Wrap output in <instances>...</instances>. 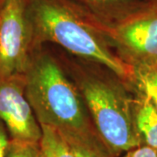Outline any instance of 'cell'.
Wrapping results in <instances>:
<instances>
[{
  "mask_svg": "<svg viewBox=\"0 0 157 157\" xmlns=\"http://www.w3.org/2000/svg\"><path fill=\"white\" fill-rule=\"evenodd\" d=\"M32 30L33 46L52 41L75 55L99 62L119 76L128 75V66L108 50L102 38L107 26L68 0H24Z\"/></svg>",
  "mask_w": 157,
  "mask_h": 157,
  "instance_id": "cell-1",
  "label": "cell"
},
{
  "mask_svg": "<svg viewBox=\"0 0 157 157\" xmlns=\"http://www.w3.org/2000/svg\"><path fill=\"white\" fill-rule=\"evenodd\" d=\"M25 80V95L40 125L58 129L70 143L107 151L91 128L76 89L51 58L32 55Z\"/></svg>",
  "mask_w": 157,
  "mask_h": 157,
  "instance_id": "cell-2",
  "label": "cell"
},
{
  "mask_svg": "<svg viewBox=\"0 0 157 157\" xmlns=\"http://www.w3.org/2000/svg\"><path fill=\"white\" fill-rule=\"evenodd\" d=\"M83 94L98 135L111 157L140 146L141 139L128 103L115 86L90 79L83 85Z\"/></svg>",
  "mask_w": 157,
  "mask_h": 157,
  "instance_id": "cell-3",
  "label": "cell"
},
{
  "mask_svg": "<svg viewBox=\"0 0 157 157\" xmlns=\"http://www.w3.org/2000/svg\"><path fill=\"white\" fill-rule=\"evenodd\" d=\"M32 46L25 1L4 0L0 6V78L25 75Z\"/></svg>",
  "mask_w": 157,
  "mask_h": 157,
  "instance_id": "cell-4",
  "label": "cell"
},
{
  "mask_svg": "<svg viewBox=\"0 0 157 157\" xmlns=\"http://www.w3.org/2000/svg\"><path fill=\"white\" fill-rule=\"evenodd\" d=\"M0 120L11 140L39 142L41 126L25 95V75L0 78Z\"/></svg>",
  "mask_w": 157,
  "mask_h": 157,
  "instance_id": "cell-5",
  "label": "cell"
},
{
  "mask_svg": "<svg viewBox=\"0 0 157 157\" xmlns=\"http://www.w3.org/2000/svg\"><path fill=\"white\" fill-rule=\"evenodd\" d=\"M108 32L141 56L157 58V1L147 0Z\"/></svg>",
  "mask_w": 157,
  "mask_h": 157,
  "instance_id": "cell-6",
  "label": "cell"
},
{
  "mask_svg": "<svg viewBox=\"0 0 157 157\" xmlns=\"http://www.w3.org/2000/svg\"><path fill=\"white\" fill-rule=\"evenodd\" d=\"M104 25L113 27L134 13L142 3L136 0H68Z\"/></svg>",
  "mask_w": 157,
  "mask_h": 157,
  "instance_id": "cell-7",
  "label": "cell"
},
{
  "mask_svg": "<svg viewBox=\"0 0 157 157\" xmlns=\"http://www.w3.org/2000/svg\"><path fill=\"white\" fill-rule=\"evenodd\" d=\"M40 126L42 130L39 142L40 157H75L73 147L58 129L47 125Z\"/></svg>",
  "mask_w": 157,
  "mask_h": 157,
  "instance_id": "cell-8",
  "label": "cell"
},
{
  "mask_svg": "<svg viewBox=\"0 0 157 157\" xmlns=\"http://www.w3.org/2000/svg\"><path fill=\"white\" fill-rule=\"evenodd\" d=\"M135 121L140 139L157 150V111L147 98L136 113Z\"/></svg>",
  "mask_w": 157,
  "mask_h": 157,
  "instance_id": "cell-9",
  "label": "cell"
},
{
  "mask_svg": "<svg viewBox=\"0 0 157 157\" xmlns=\"http://www.w3.org/2000/svg\"><path fill=\"white\" fill-rule=\"evenodd\" d=\"M138 77L147 99L157 111V68H144Z\"/></svg>",
  "mask_w": 157,
  "mask_h": 157,
  "instance_id": "cell-10",
  "label": "cell"
},
{
  "mask_svg": "<svg viewBox=\"0 0 157 157\" xmlns=\"http://www.w3.org/2000/svg\"><path fill=\"white\" fill-rule=\"evenodd\" d=\"M6 157H40L39 142L11 140Z\"/></svg>",
  "mask_w": 157,
  "mask_h": 157,
  "instance_id": "cell-11",
  "label": "cell"
},
{
  "mask_svg": "<svg viewBox=\"0 0 157 157\" xmlns=\"http://www.w3.org/2000/svg\"><path fill=\"white\" fill-rule=\"evenodd\" d=\"M70 145L73 147L75 157H111L108 152L95 147L81 143H70Z\"/></svg>",
  "mask_w": 157,
  "mask_h": 157,
  "instance_id": "cell-12",
  "label": "cell"
},
{
  "mask_svg": "<svg viewBox=\"0 0 157 157\" xmlns=\"http://www.w3.org/2000/svg\"><path fill=\"white\" fill-rule=\"evenodd\" d=\"M114 157H157V150L148 146H140L125 152L121 156Z\"/></svg>",
  "mask_w": 157,
  "mask_h": 157,
  "instance_id": "cell-13",
  "label": "cell"
},
{
  "mask_svg": "<svg viewBox=\"0 0 157 157\" xmlns=\"http://www.w3.org/2000/svg\"><path fill=\"white\" fill-rule=\"evenodd\" d=\"M7 132L5 124L0 120V157L7 156V150L11 140V138L8 137Z\"/></svg>",
  "mask_w": 157,
  "mask_h": 157,
  "instance_id": "cell-14",
  "label": "cell"
},
{
  "mask_svg": "<svg viewBox=\"0 0 157 157\" xmlns=\"http://www.w3.org/2000/svg\"><path fill=\"white\" fill-rule=\"evenodd\" d=\"M3 2H4V0H0V6H1V4H2Z\"/></svg>",
  "mask_w": 157,
  "mask_h": 157,
  "instance_id": "cell-15",
  "label": "cell"
},
{
  "mask_svg": "<svg viewBox=\"0 0 157 157\" xmlns=\"http://www.w3.org/2000/svg\"><path fill=\"white\" fill-rule=\"evenodd\" d=\"M156 1H157V0H156Z\"/></svg>",
  "mask_w": 157,
  "mask_h": 157,
  "instance_id": "cell-16",
  "label": "cell"
}]
</instances>
